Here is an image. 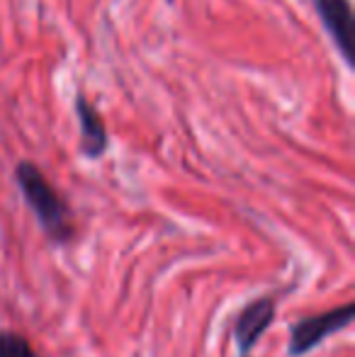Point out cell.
I'll return each instance as SVG.
<instances>
[{"label": "cell", "instance_id": "cell-5", "mask_svg": "<svg viewBox=\"0 0 355 357\" xmlns=\"http://www.w3.org/2000/svg\"><path fill=\"white\" fill-rule=\"evenodd\" d=\"M73 109H76L78 127H81V153L86 155L88 160L103 158L109 149V137H107V129H105V122H103V117H100V112L83 93L76 95Z\"/></svg>", "mask_w": 355, "mask_h": 357}, {"label": "cell", "instance_id": "cell-6", "mask_svg": "<svg viewBox=\"0 0 355 357\" xmlns=\"http://www.w3.org/2000/svg\"><path fill=\"white\" fill-rule=\"evenodd\" d=\"M0 357H39L32 343L15 331H0Z\"/></svg>", "mask_w": 355, "mask_h": 357}, {"label": "cell", "instance_id": "cell-1", "mask_svg": "<svg viewBox=\"0 0 355 357\" xmlns=\"http://www.w3.org/2000/svg\"><path fill=\"white\" fill-rule=\"evenodd\" d=\"M15 183L27 207L37 216L44 236L56 245L71 243L76 236L73 214L66 199L54 190V185L42 173V168L32 160H20L15 165Z\"/></svg>", "mask_w": 355, "mask_h": 357}, {"label": "cell", "instance_id": "cell-4", "mask_svg": "<svg viewBox=\"0 0 355 357\" xmlns=\"http://www.w3.org/2000/svg\"><path fill=\"white\" fill-rule=\"evenodd\" d=\"M275 314H278V304L273 296H261L239 311L234 321V340H236L239 355L251 357V350L256 348L261 335L273 326Z\"/></svg>", "mask_w": 355, "mask_h": 357}, {"label": "cell", "instance_id": "cell-2", "mask_svg": "<svg viewBox=\"0 0 355 357\" xmlns=\"http://www.w3.org/2000/svg\"><path fill=\"white\" fill-rule=\"evenodd\" d=\"M355 319V304L348 301L336 309L322 311V314L304 316L289 328L287 340V357H304L309 350H314L319 343L328 338V335L338 333V331L348 328Z\"/></svg>", "mask_w": 355, "mask_h": 357}, {"label": "cell", "instance_id": "cell-3", "mask_svg": "<svg viewBox=\"0 0 355 357\" xmlns=\"http://www.w3.org/2000/svg\"><path fill=\"white\" fill-rule=\"evenodd\" d=\"M314 8L319 13L324 29L331 37L333 47L338 49L341 59L346 61L348 68H355V17H353V5L351 0H314Z\"/></svg>", "mask_w": 355, "mask_h": 357}]
</instances>
